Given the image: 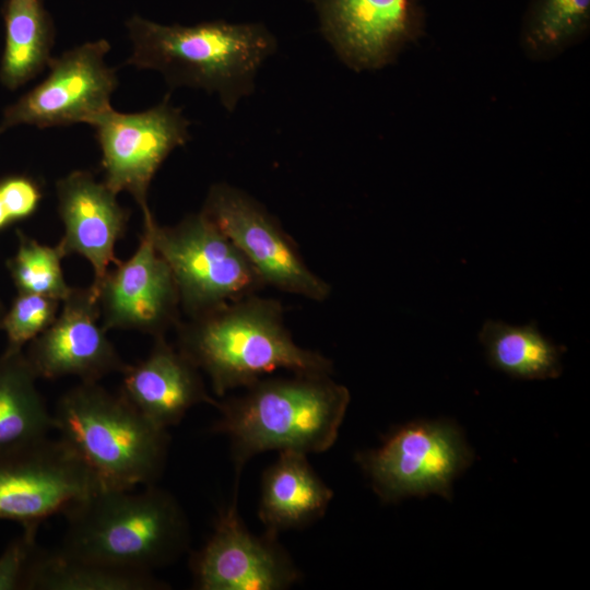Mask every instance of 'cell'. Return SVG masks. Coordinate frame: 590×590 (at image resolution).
<instances>
[{
	"mask_svg": "<svg viewBox=\"0 0 590 590\" xmlns=\"http://www.w3.org/2000/svg\"><path fill=\"white\" fill-rule=\"evenodd\" d=\"M104 181L86 170H73L56 181L57 210L63 235L57 247L64 257L85 258L94 272L92 284L99 283L117 264L115 247L125 235L129 211Z\"/></svg>",
	"mask_w": 590,
	"mask_h": 590,
	"instance_id": "2e32d148",
	"label": "cell"
},
{
	"mask_svg": "<svg viewBox=\"0 0 590 590\" xmlns=\"http://www.w3.org/2000/svg\"><path fill=\"white\" fill-rule=\"evenodd\" d=\"M189 125L168 95L144 111L123 114L110 108L98 116L91 126L102 151L104 182L116 193H130L142 214L150 212L151 181L172 151L189 141Z\"/></svg>",
	"mask_w": 590,
	"mask_h": 590,
	"instance_id": "30bf717a",
	"label": "cell"
},
{
	"mask_svg": "<svg viewBox=\"0 0 590 590\" xmlns=\"http://www.w3.org/2000/svg\"><path fill=\"white\" fill-rule=\"evenodd\" d=\"M54 429L91 469L102 488L152 485L166 462L169 435L98 382L80 381L52 411Z\"/></svg>",
	"mask_w": 590,
	"mask_h": 590,
	"instance_id": "5b68a950",
	"label": "cell"
},
{
	"mask_svg": "<svg viewBox=\"0 0 590 590\" xmlns=\"http://www.w3.org/2000/svg\"><path fill=\"white\" fill-rule=\"evenodd\" d=\"M60 307L61 300L56 297L17 293L1 326L7 337L5 350L22 351L54 322Z\"/></svg>",
	"mask_w": 590,
	"mask_h": 590,
	"instance_id": "d4e9b609",
	"label": "cell"
},
{
	"mask_svg": "<svg viewBox=\"0 0 590 590\" xmlns=\"http://www.w3.org/2000/svg\"><path fill=\"white\" fill-rule=\"evenodd\" d=\"M11 221L10 215L4 205L3 199L0 193V229L7 226Z\"/></svg>",
	"mask_w": 590,
	"mask_h": 590,
	"instance_id": "83f0119b",
	"label": "cell"
},
{
	"mask_svg": "<svg viewBox=\"0 0 590 590\" xmlns=\"http://www.w3.org/2000/svg\"><path fill=\"white\" fill-rule=\"evenodd\" d=\"M177 347L213 392L246 388L276 370L331 375L332 362L295 343L274 298L252 294L176 326Z\"/></svg>",
	"mask_w": 590,
	"mask_h": 590,
	"instance_id": "6da1fadb",
	"label": "cell"
},
{
	"mask_svg": "<svg viewBox=\"0 0 590 590\" xmlns=\"http://www.w3.org/2000/svg\"><path fill=\"white\" fill-rule=\"evenodd\" d=\"M7 311V308L4 307L3 303L0 299V330L3 321L4 314Z\"/></svg>",
	"mask_w": 590,
	"mask_h": 590,
	"instance_id": "f1b7e54d",
	"label": "cell"
},
{
	"mask_svg": "<svg viewBox=\"0 0 590 590\" xmlns=\"http://www.w3.org/2000/svg\"><path fill=\"white\" fill-rule=\"evenodd\" d=\"M488 364L516 379L545 380L562 374L564 347L543 335L535 322L512 326L486 320L479 332Z\"/></svg>",
	"mask_w": 590,
	"mask_h": 590,
	"instance_id": "7402d4cb",
	"label": "cell"
},
{
	"mask_svg": "<svg viewBox=\"0 0 590 590\" xmlns=\"http://www.w3.org/2000/svg\"><path fill=\"white\" fill-rule=\"evenodd\" d=\"M126 26L132 43L127 64L158 71L172 87L215 93L228 111L253 92L258 70L278 47L259 23L163 25L133 15Z\"/></svg>",
	"mask_w": 590,
	"mask_h": 590,
	"instance_id": "7a4b0ae2",
	"label": "cell"
},
{
	"mask_svg": "<svg viewBox=\"0 0 590 590\" xmlns=\"http://www.w3.org/2000/svg\"><path fill=\"white\" fill-rule=\"evenodd\" d=\"M590 0H530L520 30V46L534 61L563 54L586 38Z\"/></svg>",
	"mask_w": 590,
	"mask_h": 590,
	"instance_id": "603a6c76",
	"label": "cell"
},
{
	"mask_svg": "<svg viewBox=\"0 0 590 590\" xmlns=\"http://www.w3.org/2000/svg\"><path fill=\"white\" fill-rule=\"evenodd\" d=\"M106 39L87 42L51 58L48 75L4 111L0 132L17 125L37 128L92 122L113 108L116 70L105 62Z\"/></svg>",
	"mask_w": 590,
	"mask_h": 590,
	"instance_id": "8fae6325",
	"label": "cell"
},
{
	"mask_svg": "<svg viewBox=\"0 0 590 590\" xmlns=\"http://www.w3.org/2000/svg\"><path fill=\"white\" fill-rule=\"evenodd\" d=\"M2 14L5 40L0 80L15 90L48 66L56 28L44 0H5Z\"/></svg>",
	"mask_w": 590,
	"mask_h": 590,
	"instance_id": "44dd1931",
	"label": "cell"
},
{
	"mask_svg": "<svg viewBox=\"0 0 590 590\" xmlns=\"http://www.w3.org/2000/svg\"><path fill=\"white\" fill-rule=\"evenodd\" d=\"M24 353L38 379L76 377L98 382L110 374H121L128 365L102 324L92 285L72 287L57 318Z\"/></svg>",
	"mask_w": 590,
	"mask_h": 590,
	"instance_id": "9a60e30c",
	"label": "cell"
},
{
	"mask_svg": "<svg viewBox=\"0 0 590 590\" xmlns=\"http://www.w3.org/2000/svg\"><path fill=\"white\" fill-rule=\"evenodd\" d=\"M473 451L452 421H414L393 429L376 449L356 460L381 500L429 494L446 499L452 483L473 462Z\"/></svg>",
	"mask_w": 590,
	"mask_h": 590,
	"instance_id": "52a82bcc",
	"label": "cell"
},
{
	"mask_svg": "<svg viewBox=\"0 0 590 590\" xmlns=\"http://www.w3.org/2000/svg\"><path fill=\"white\" fill-rule=\"evenodd\" d=\"M17 249L8 260V269L17 293L52 296L62 302L70 293L59 248L44 245L17 231Z\"/></svg>",
	"mask_w": 590,
	"mask_h": 590,
	"instance_id": "cb8c5ba5",
	"label": "cell"
},
{
	"mask_svg": "<svg viewBox=\"0 0 590 590\" xmlns=\"http://www.w3.org/2000/svg\"><path fill=\"white\" fill-rule=\"evenodd\" d=\"M37 379L23 350L0 354V455L44 440L54 429Z\"/></svg>",
	"mask_w": 590,
	"mask_h": 590,
	"instance_id": "d6986e66",
	"label": "cell"
},
{
	"mask_svg": "<svg viewBox=\"0 0 590 590\" xmlns=\"http://www.w3.org/2000/svg\"><path fill=\"white\" fill-rule=\"evenodd\" d=\"M307 455L281 451L262 477L259 519L266 533L303 528L320 518L333 493L310 467Z\"/></svg>",
	"mask_w": 590,
	"mask_h": 590,
	"instance_id": "ac0fdd59",
	"label": "cell"
},
{
	"mask_svg": "<svg viewBox=\"0 0 590 590\" xmlns=\"http://www.w3.org/2000/svg\"><path fill=\"white\" fill-rule=\"evenodd\" d=\"M0 193L11 221L31 216L42 200L38 185L26 177H10L0 182Z\"/></svg>",
	"mask_w": 590,
	"mask_h": 590,
	"instance_id": "4316f807",
	"label": "cell"
},
{
	"mask_svg": "<svg viewBox=\"0 0 590 590\" xmlns=\"http://www.w3.org/2000/svg\"><path fill=\"white\" fill-rule=\"evenodd\" d=\"M237 397L219 401L213 429L231 440L236 470L269 451L319 453L337 440L350 392L330 375L262 378Z\"/></svg>",
	"mask_w": 590,
	"mask_h": 590,
	"instance_id": "3957f363",
	"label": "cell"
},
{
	"mask_svg": "<svg viewBox=\"0 0 590 590\" xmlns=\"http://www.w3.org/2000/svg\"><path fill=\"white\" fill-rule=\"evenodd\" d=\"M323 37L361 72L392 64L425 32L420 0H314Z\"/></svg>",
	"mask_w": 590,
	"mask_h": 590,
	"instance_id": "7c38bea8",
	"label": "cell"
},
{
	"mask_svg": "<svg viewBox=\"0 0 590 590\" xmlns=\"http://www.w3.org/2000/svg\"><path fill=\"white\" fill-rule=\"evenodd\" d=\"M97 284L102 324L106 331H138L165 337L180 318V299L170 268L143 227L138 248L115 264Z\"/></svg>",
	"mask_w": 590,
	"mask_h": 590,
	"instance_id": "4fadbf2b",
	"label": "cell"
},
{
	"mask_svg": "<svg viewBox=\"0 0 590 590\" xmlns=\"http://www.w3.org/2000/svg\"><path fill=\"white\" fill-rule=\"evenodd\" d=\"M224 509L204 546L193 554L191 570L199 590H282L300 577L295 564L266 533L253 535L244 524L236 504Z\"/></svg>",
	"mask_w": 590,
	"mask_h": 590,
	"instance_id": "5bb4252c",
	"label": "cell"
},
{
	"mask_svg": "<svg viewBox=\"0 0 590 590\" xmlns=\"http://www.w3.org/2000/svg\"><path fill=\"white\" fill-rule=\"evenodd\" d=\"M143 227L172 270L188 318L266 286L237 247L201 211L172 226L160 225L150 211L143 214Z\"/></svg>",
	"mask_w": 590,
	"mask_h": 590,
	"instance_id": "8992f818",
	"label": "cell"
},
{
	"mask_svg": "<svg viewBox=\"0 0 590 590\" xmlns=\"http://www.w3.org/2000/svg\"><path fill=\"white\" fill-rule=\"evenodd\" d=\"M38 528H23L0 554V590H23L31 558L37 547Z\"/></svg>",
	"mask_w": 590,
	"mask_h": 590,
	"instance_id": "484cf974",
	"label": "cell"
},
{
	"mask_svg": "<svg viewBox=\"0 0 590 590\" xmlns=\"http://www.w3.org/2000/svg\"><path fill=\"white\" fill-rule=\"evenodd\" d=\"M102 486L60 438L0 455V520L39 528Z\"/></svg>",
	"mask_w": 590,
	"mask_h": 590,
	"instance_id": "9c48e42d",
	"label": "cell"
},
{
	"mask_svg": "<svg viewBox=\"0 0 590 590\" xmlns=\"http://www.w3.org/2000/svg\"><path fill=\"white\" fill-rule=\"evenodd\" d=\"M202 214L243 253L266 286L322 302L331 287L306 264L296 244L256 199L226 182L211 186Z\"/></svg>",
	"mask_w": 590,
	"mask_h": 590,
	"instance_id": "ba28073f",
	"label": "cell"
},
{
	"mask_svg": "<svg viewBox=\"0 0 590 590\" xmlns=\"http://www.w3.org/2000/svg\"><path fill=\"white\" fill-rule=\"evenodd\" d=\"M119 394L154 425L168 429L177 425L194 405L216 408L204 386L201 371L165 337L154 339L142 361L121 373Z\"/></svg>",
	"mask_w": 590,
	"mask_h": 590,
	"instance_id": "e0dca14e",
	"label": "cell"
},
{
	"mask_svg": "<svg viewBox=\"0 0 590 590\" xmlns=\"http://www.w3.org/2000/svg\"><path fill=\"white\" fill-rule=\"evenodd\" d=\"M153 574L126 570L68 553L36 547L23 590H161Z\"/></svg>",
	"mask_w": 590,
	"mask_h": 590,
	"instance_id": "ffe728a7",
	"label": "cell"
},
{
	"mask_svg": "<svg viewBox=\"0 0 590 590\" xmlns=\"http://www.w3.org/2000/svg\"><path fill=\"white\" fill-rule=\"evenodd\" d=\"M61 548L113 567L152 574L188 547L187 517L175 497L154 484L101 488L69 506Z\"/></svg>",
	"mask_w": 590,
	"mask_h": 590,
	"instance_id": "277c9868",
	"label": "cell"
}]
</instances>
